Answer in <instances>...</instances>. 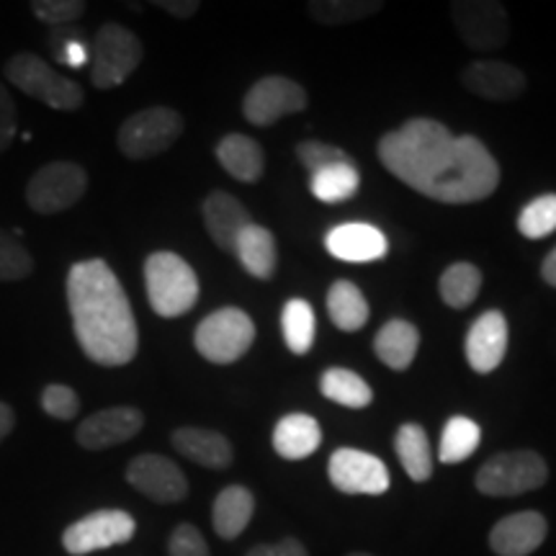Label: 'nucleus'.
Wrapping results in <instances>:
<instances>
[{
	"label": "nucleus",
	"instance_id": "obj_21",
	"mask_svg": "<svg viewBox=\"0 0 556 556\" xmlns=\"http://www.w3.org/2000/svg\"><path fill=\"white\" fill-rule=\"evenodd\" d=\"M170 443L180 456L191 458L193 464L206 469H227L235 458L232 443L222 433H217V430L178 428L173 433Z\"/></svg>",
	"mask_w": 556,
	"mask_h": 556
},
{
	"label": "nucleus",
	"instance_id": "obj_23",
	"mask_svg": "<svg viewBox=\"0 0 556 556\" xmlns=\"http://www.w3.org/2000/svg\"><path fill=\"white\" fill-rule=\"evenodd\" d=\"M217 160L222 168L240 184H258L263 170H266V155H263L261 144L253 137L238 135V131L222 137L217 144Z\"/></svg>",
	"mask_w": 556,
	"mask_h": 556
},
{
	"label": "nucleus",
	"instance_id": "obj_36",
	"mask_svg": "<svg viewBox=\"0 0 556 556\" xmlns=\"http://www.w3.org/2000/svg\"><path fill=\"white\" fill-rule=\"evenodd\" d=\"M34 274V258L16 235L0 229V281H21Z\"/></svg>",
	"mask_w": 556,
	"mask_h": 556
},
{
	"label": "nucleus",
	"instance_id": "obj_33",
	"mask_svg": "<svg viewBox=\"0 0 556 556\" xmlns=\"http://www.w3.org/2000/svg\"><path fill=\"white\" fill-rule=\"evenodd\" d=\"M384 9L379 0H312L307 3L309 16L325 26H345L371 18Z\"/></svg>",
	"mask_w": 556,
	"mask_h": 556
},
{
	"label": "nucleus",
	"instance_id": "obj_16",
	"mask_svg": "<svg viewBox=\"0 0 556 556\" xmlns=\"http://www.w3.org/2000/svg\"><path fill=\"white\" fill-rule=\"evenodd\" d=\"M462 83L469 93L484 101H516L526 90V75L516 65L500 60H477L464 67Z\"/></svg>",
	"mask_w": 556,
	"mask_h": 556
},
{
	"label": "nucleus",
	"instance_id": "obj_2",
	"mask_svg": "<svg viewBox=\"0 0 556 556\" xmlns=\"http://www.w3.org/2000/svg\"><path fill=\"white\" fill-rule=\"evenodd\" d=\"M67 304L83 353L99 366H127L139 332L131 304L106 261H80L67 274Z\"/></svg>",
	"mask_w": 556,
	"mask_h": 556
},
{
	"label": "nucleus",
	"instance_id": "obj_42",
	"mask_svg": "<svg viewBox=\"0 0 556 556\" xmlns=\"http://www.w3.org/2000/svg\"><path fill=\"white\" fill-rule=\"evenodd\" d=\"M16 103H13L9 90L0 86V155L11 148V142L16 139Z\"/></svg>",
	"mask_w": 556,
	"mask_h": 556
},
{
	"label": "nucleus",
	"instance_id": "obj_10",
	"mask_svg": "<svg viewBox=\"0 0 556 556\" xmlns=\"http://www.w3.org/2000/svg\"><path fill=\"white\" fill-rule=\"evenodd\" d=\"M451 21H454L458 37L477 52L500 50L510 39V18H507L503 3L456 0L451 3Z\"/></svg>",
	"mask_w": 556,
	"mask_h": 556
},
{
	"label": "nucleus",
	"instance_id": "obj_18",
	"mask_svg": "<svg viewBox=\"0 0 556 556\" xmlns=\"http://www.w3.org/2000/svg\"><path fill=\"white\" fill-rule=\"evenodd\" d=\"M507 353V319L503 312L490 309L469 328L467 361L477 374H492Z\"/></svg>",
	"mask_w": 556,
	"mask_h": 556
},
{
	"label": "nucleus",
	"instance_id": "obj_7",
	"mask_svg": "<svg viewBox=\"0 0 556 556\" xmlns=\"http://www.w3.org/2000/svg\"><path fill=\"white\" fill-rule=\"evenodd\" d=\"M144 58L137 34L119 24L101 26L90 47V80L96 88L109 90L122 86Z\"/></svg>",
	"mask_w": 556,
	"mask_h": 556
},
{
	"label": "nucleus",
	"instance_id": "obj_34",
	"mask_svg": "<svg viewBox=\"0 0 556 556\" xmlns=\"http://www.w3.org/2000/svg\"><path fill=\"white\" fill-rule=\"evenodd\" d=\"M438 287H441V296L448 307L467 309L477 299L479 289H482V274H479L477 266H471L467 261L454 263V266L443 270Z\"/></svg>",
	"mask_w": 556,
	"mask_h": 556
},
{
	"label": "nucleus",
	"instance_id": "obj_29",
	"mask_svg": "<svg viewBox=\"0 0 556 556\" xmlns=\"http://www.w3.org/2000/svg\"><path fill=\"white\" fill-rule=\"evenodd\" d=\"M358 186L361 176L353 163L330 165V168L312 173L309 178V191L315 193V199L323 201V204H340V201L356 197Z\"/></svg>",
	"mask_w": 556,
	"mask_h": 556
},
{
	"label": "nucleus",
	"instance_id": "obj_35",
	"mask_svg": "<svg viewBox=\"0 0 556 556\" xmlns=\"http://www.w3.org/2000/svg\"><path fill=\"white\" fill-rule=\"evenodd\" d=\"M518 229L528 240H541L556 232V193H544L526 204L518 217Z\"/></svg>",
	"mask_w": 556,
	"mask_h": 556
},
{
	"label": "nucleus",
	"instance_id": "obj_19",
	"mask_svg": "<svg viewBox=\"0 0 556 556\" xmlns=\"http://www.w3.org/2000/svg\"><path fill=\"white\" fill-rule=\"evenodd\" d=\"M325 248L330 255L345 263H371L381 261L387 255L389 242L384 232L374 225H364V222H348L330 229L325 238Z\"/></svg>",
	"mask_w": 556,
	"mask_h": 556
},
{
	"label": "nucleus",
	"instance_id": "obj_5",
	"mask_svg": "<svg viewBox=\"0 0 556 556\" xmlns=\"http://www.w3.org/2000/svg\"><path fill=\"white\" fill-rule=\"evenodd\" d=\"M548 479V467L536 451H507L479 467L477 490L486 497H518L539 490Z\"/></svg>",
	"mask_w": 556,
	"mask_h": 556
},
{
	"label": "nucleus",
	"instance_id": "obj_20",
	"mask_svg": "<svg viewBox=\"0 0 556 556\" xmlns=\"http://www.w3.org/2000/svg\"><path fill=\"white\" fill-rule=\"evenodd\" d=\"M250 225L248 208L232 193L212 191L204 201V227L214 245L235 253L242 229Z\"/></svg>",
	"mask_w": 556,
	"mask_h": 556
},
{
	"label": "nucleus",
	"instance_id": "obj_44",
	"mask_svg": "<svg viewBox=\"0 0 556 556\" xmlns=\"http://www.w3.org/2000/svg\"><path fill=\"white\" fill-rule=\"evenodd\" d=\"M155 5L176 18H191L197 16V11L201 9L199 0H157Z\"/></svg>",
	"mask_w": 556,
	"mask_h": 556
},
{
	"label": "nucleus",
	"instance_id": "obj_27",
	"mask_svg": "<svg viewBox=\"0 0 556 556\" xmlns=\"http://www.w3.org/2000/svg\"><path fill=\"white\" fill-rule=\"evenodd\" d=\"M394 451L413 482H428L433 477V454H430V441L422 426L405 422L394 438Z\"/></svg>",
	"mask_w": 556,
	"mask_h": 556
},
{
	"label": "nucleus",
	"instance_id": "obj_40",
	"mask_svg": "<svg viewBox=\"0 0 556 556\" xmlns=\"http://www.w3.org/2000/svg\"><path fill=\"white\" fill-rule=\"evenodd\" d=\"M41 409L58 420H73L80 413V397L73 387L67 384H50L41 392Z\"/></svg>",
	"mask_w": 556,
	"mask_h": 556
},
{
	"label": "nucleus",
	"instance_id": "obj_38",
	"mask_svg": "<svg viewBox=\"0 0 556 556\" xmlns=\"http://www.w3.org/2000/svg\"><path fill=\"white\" fill-rule=\"evenodd\" d=\"M296 155L302 160L304 168L309 170V176L323 168H330V165L351 163V157H348L345 150H340L336 144H328V142H317V139H307V142L299 144Z\"/></svg>",
	"mask_w": 556,
	"mask_h": 556
},
{
	"label": "nucleus",
	"instance_id": "obj_6",
	"mask_svg": "<svg viewBox=\"0 0 556 556\" xmlns=\"http://www.w3.org/2000/svg\"><path fill=\"white\" fill-rule=\"evenodd\" d=\"M255 340V325L248 317V312L238 307H225L212 312L199 323L193 332L197 351L212 364L227 366L240 361L250 351Z\"/></svg>",
	"mask_w": 556,
	"mask_h": 556
},
{
	"label": "nucleus",
	"instance_id": "obj_28",
	"mask_svg": "<svg viewBox=\"0 0 556 556\" xmlns=\"http://www.w3.org/2000/svg\"><path fill=\"white\" fill-rule=\"evenodd\" d=\"M332 325L343 332H356L368 323V302L353 281H336L328 291Z\"/></svg>",
	"mask_w": 556,
	"mask_h": 556
},
{
	"label": "nucleus",
	"instance_id": "obj_22",
	"mask_svg": "<svg viewBox=\"0 0 556 556\" xmlns=\"http://www.w3.org/2000/svg\"><path fill=\"white\" fill-rule=\"evenodd\" d=\"M274 451L287 462H302L315 454L323 443V430L315 417L304 413H291L276 422L274 428Z\"/></svg>",
	"mask_w": 556,
	"mask_h": 556
},
{
	"label": "nucleus",
	"instance_id": "obj_31",
	"mask_svg": "<svg viewBox=\"0 0 556 556\" xmlns=\"http://www.w3.org/2000/svg\"><path fill=\"white\" fill-rule=\"evenodd\" d=\"M319 389L330 402L351 409H364L374 402L371 387L356 371H348V368H328L319 379Z\"/></svg>",
	"mask_w": 556,
	"mask_h": 556
},
{
	"label": "nucleus",
	"instance_id": "obj_43",
	"mask_svg": "<svg viewBox=\"0 0 556 556\" xmlns=\"http://www.w3.org/2000/svg\"><path fill=\"white\" fill-rule=\"evenodd\" d=\"M245 556H309V554L299 539H283V541H276V544L253 546Z\"/></svg>",
	"mask_w": 556,
	"mask_h": 556
},
{
	"label": "nucleus",
	"instance_id": "obj_1",
	"mask_svg": "<svg viewBox=\"0 0 556 556\" xmlns=\"http://www.w3.org/2000/svg\"><path fill=\"white\" fill-rule=\"evenodd\" d=\"M379 160L402 184L441 204H477L500 184V165L471 135L433 119H409L379 142Z\"/></svg>",
	"mask_w": 556,
	"mask_h": 556
},
{
	"label": "nucleus",
	"instance_id": "obj_12",
	"mask_svg": "<svg viewBox=\"0 0 556 556\" xmlns=\"http://www.w3.org/2000/svg\"><path fill=\"white\" fill-rule=\"evenodd\" d=\"M304 109H307V90L281 75H268L258 80L242 101V114L255 127H270L281 116L299 114Z\"/></svg>",
	"mask_w": 556,
	"mask_h": 556
},
{
	"label": "nucleus",
	"instance_id": "obj_26",
	"mask_svg": "<svg viewBox=\"0 0 556 556\" xmlns=\"http://www.w3.org/2000/svg\"><path fill=\"white\" fill-rule=\"evenodd\" d=\"M235 255H238L242 268H245L250 276L266 281V278L274 276L276 270V238L266 227L250 222L238 238Z\"/></svg>",
	"mask_w": 556,
	"mask_h": 556
},
{
	"label": "nucleus",
	"instance_id": "obj_4",
	"mask_svg": "<svg viewBox=\"0 0 556 556\" xmlns=\"http://www.w3.org/2000/svg\"><path fill=\"white\" fill-rule=\"evenodd\" d=\"M5 78L16 86L21 93L31 96L50 109L78 111L86 103V93L75 80L65 78L58 70L47 65L39 54L21 52L5 65Z\"/></svg>",
	"mask_w": 556,
	"mask_h": 556
},
{
	"label": "nucleus",
	"instance_id": "obj_41",
	"mask_svg": "<svg viewBox=\"0 0 556 556\" xmlns=\"http://www.w3.org/2000/svg\"><path fill=\"white\" fill-rule=\"evenodd\" d=\"M168 556H212L197 526L180 523L168 539Z\"/></svg>",
	"mask_w": 556,
	"mask_h": 556
},
{
	"label": "nucleus",
	"instance_id": "obj_13",
	"mask_svg": "<svg viewBox=\"0 0 556 556\" xmlns=\"http://www.w3.org/2000/svg\"><path fill=\"white\" fill-rule=\"evenodd\" d=\"M127 482L152 503L176 505L189 495V479L170 458L157 454L135 456L127 467Z\"/></svg>",
	"mask_w": 556,
	"mask_h": 556
},
{
	"label": "nucleus",
	"instance_id": "obj_8",
	"mask_svg": "<svg viewBox=\"0 0 556 556\" xmlns=\"http://www.w3.org/2000/svg\"><path fill=\"white\" fill-rule=\"evenodd\" d=\"M180 135H184V119H180L178 111L152 106L131 114L122 124L116 142L129 160H148L170 150Z\"/></svg>",
	"mask_w": 556,
	"mask_h": 556
},
{
	"label": "nucleus",
	"instance_id": "obj_25",
	"mask_svg": "<svg viewBox=\"0 0 556 556\" xmlns=\"http://www.w3.org/2000/svg\"><path fill=\"white\" fill-rule=\"evenodd\" d=\"M420 348V332L407 319H389L374 338V351L379 361H384L394 371H405L417 356Z\"/></svg>",
	"mask_w": 556,
	"mask_h": 556
},
{
	"label": "nucleus",
	"instance_id": "obj_15",
	"mask_svg": "<svg viewBox=\"0 0 556 556\" xmlns=\"http://www.w3.org/2000/svg\"><path fill=\"white\" fill-rule=\"evenodd\" d=\"M142 428L144 415L137 407H109L86 417L75 430V441L86 451H103L131 441Z\"/></svg>",
	"mask_w": 556,
	"mask_h": 556
},
{
	"label": "nucleus",
	"instance_id": "obj_37",
	"mask_svg": "<svg viewBox=\"0 0 556 556\" xmlns=\"http://www.w3.org/2000/svg\"><path fill=\"white\" fill-rule=\"evenodd\" d=\"M50 47H52L54 60L62 62V65H67V67L86 65L90 58V52L86 47V37H83L80 29H67V26L54 29L50 37Z\"/></svg>",
	"mask_w": 556,
	"mask_h": 556
},
{
	"label": "nucleus",
	"instance_id": "obj_30",
	"mask_svg": "<svg viewBox=\"0 0 556 556\" xmlns=\"http://www.w3.org/2000/svg\"><path fill=\"white\" fill-rule=\"evenodd\" d=\"M281 330L287 348L296 356H307L317 336V317L315 309L304 299H289L281 312Z\"/></svg>",
	"mask_w": 556,
	"mask_h": 556
},
{
	"label": "nucleus",
	"instance_id": "obj_17",
	"mask_svg": "<svg viewBox=\"0 0 556 556\" xmlns=\"http://www.w3.org/2000/svg\"><path fill=\"white\" fill-rule=\"evenodd\" d=\"M548 536L546 518L536 510L513 513L490 531V548L497 556H531Z\"/></svg>",
	"mask_w": 556,
	"mask_h": 556
},
{
	"label": "nucleus",
	"instance_id": "obj_11",
	"mask_svg": "<svg viewBox=\"0 0 556 556\" xmlns=\"http://www.w3.org/2000/svg\"><path fill=\"white\" fill-rule=\"evenodd\" d=\"M137 523L127 510H96L90 516L75 520L62 533V546L67 554L83 556L127 544L135 539Z\"/></svg>",
	"mask_w": 556,
	"mask_h": 556
},
{
	"label": "nucleus",
	"instance_id": "obj_24",
	"mask_svg": "<svg viewBox=\"0 0 556 556\" xmlns=\"http://www.w3.org/2000/svg\"><path fill=\"white\" fill-rule=\"evenodd\" d=\"M255 516V497L248 486L229 484L219 492L212 507V526L219 539L232 541L245 531Z\"/></svg>",
	"mask_w": 556,
	"mask_h": 556
},
{
	"label": "nucleus",
	"instance_id": "obj_32",
	"mask_svg": "<svg viewBox=\"0 0 556 556\" xmlns=\"http://www.w3.org/2000/svg\"><path fill=\"white\" fill-rule=\"evenodd\" d=\"M479 441H482V428H479L475 420H469V417L464 415L451 417L446 428H443L438 458H441V464L467 462V458L479 448Z\"/></svg>",
	"mask_w": 556,
	"mask_h": 556
},
{
	"label": "nucleus",
	"instance_id": "obj_3",
	"mask_svg": "<svg viewBox=\"0 0 556 556\" xmlns=\"http://www.w3.org/2000/svg\"><path fill=\"white\" fill-rule=\"evenodd\" d=\"M144 287L155 315L173 319L193 309L199 299V278L176 253H152L144 261Z\"/></svg>",
	"mask_w": 556,
	"mask_h": 556
},
{
	"label": "nucleus",
	"instance_id": "obj_47",
	"mask_svg": "<svg viewBox=\"0 0 556 556\" xmlns=\"http://www.w3.org/2000/svg\"><path fill=\"white\" fill-rule=\"evenodd\" d=\"M351 556H371V554H351Z\"/></svg>",
	"mask_w": 556,
	"mask_h": 556
},
{
	"label": "nucleus",
	"instance_id": "obj_46",
	"mask_svg": "<svg viewBox=\"0 0 556 556\" xmlns=\"http://www.w3.org/2000/svg\"><path fill=\"white\" fill-rule=\"evenodd\" d=\"M541 278H544L548 287L556 289V248L541 263Z\"/></svg>",
	"mask_w": 556,
	"mask_h": 556
},
{
	"label": "nucleus",
	"instance_id": "obj_45",
	"mask_svg": "<svg viewBox=\"0 0 556 556\" xmlns=\"http://www.w3.org/2000/svg\"><path fill=\"white\" fill-rule=\"evenodd\" d=\"M13 426H16V413H13L11 405L0 402V443L11 435Z\"/></svg>",
	"mask_w": 556,
	"mask_h": 556
},
{
	"label": "nucleus",
	"instance_id": "obj_39",
	"mask_svg": "<svg viewBox=\"0 0 556 556\" xmlns=\"http://www.w3.org/2000/svg\"><path fill=\"white\" fill-rule=\"evenodd\" d=\"M31 11L39 21L54 26V29H62V26L73 24L86 13V3H80V0H34Z\"/></svg>",
	"mask_w": 556,
	"mask_h": 556
},
{
	"label": "nucleus",
	"instance_id": "obj_9",
	"mask_svg": "<svg viewBox=\"0 0 556 556\" xmlns=\"http://www.w3.org/2000/svg\"><path fill=\"white\" fill-rule=\"evenodd\" d=\"M88 189V173L78 163H50L37 170L26 186V201L37 214H60L75 206Z\"/></svg>",
	"mask_w": 556,
	"mask_h": 556
},
{
	"label": "nucleus",
	"instance_id": "obj_14",
	"mask_svg": "<svg viewBox=\"0 0 556 556\" xmlns=\"http://www.w3.org/2000/svg\"><path fill=\"white\" fill-rule=\"evenodd\" d=\"M330 482L345 495H384L389 471L384 462L358 448H338L328 464Z\"/></svg>",
	"mask_w": 556,
	"mask_h": 556
}]
</instances>
